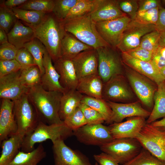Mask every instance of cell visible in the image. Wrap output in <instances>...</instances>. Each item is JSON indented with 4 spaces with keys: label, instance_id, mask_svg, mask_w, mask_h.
Masks as SVG:
<instances>
[{
    "label": "cell",
    "instance_id": "obj_1",
    "mask_svg": "<svg viewBox=\"0 0 165 165\" xmlns=\"http://www.w3.org/2000/svg\"><path fill=\"white\" fill-rule=\"evenodd\" d=\"M27 94L40 121L49 125L64 122L59 115L62 93L46 90L40 84L30 88Z\"/></svg>",
    "mask_w": 165,
    "mask_h": 165
},
{
    "label": "cell",
    "instance_id": "obj_2",
    "mask_svg": "<svg viewBox=\"0 0 165 165\" xmlns=\"http://www.w3.org/2000/svg\"><path fill=\"white\" fill-rule=\"evenodd\" d=\"M26 25L33 29L35 38L44 46L53 62L61 57V41L66 32L62 22L52 13H47L36 25Z\"/></svg>",
    "mask_w": 165,
    "mask_h": 165
},
{
    "label": "cell",
    "instance_id": "obj_3",
    "mask_svg": "<svg viewBox=\"0 0 165 165\" xmlns=\"http://www.w3.org/2000/svg\"><path fill=\"white\" fill-rule=\"evenodd\" d=\"M73 135V131L64 123L47 124L41 121L33 131L23 138L21 151L29 152L34 149V145L48 140L52 142L60 139L64 140Z\"/></svg>",
    "mask_w": 165,
    "mask_h": 165
},
{
    "label": "cell",
    "instance_id": "obj_4",
    "mask_svg": "<svg viewBox=\"0 0 165 165\" xmlns=\"http://www.w3.org/2000/svg\"><path fill=\"white\" fill-rule=\"evenodd\" d=\"M62 22L67 32L93 48L110 46L99 34L96 23L89 15Z\"/></svg>",
    "mask_w": 165,
    "mask_h": 165
},
{
    "label": "cell",
    "instance_id": "obj_5",
    "mask_svg": "<svg viewBox=\"0 0 165 165\" xmlns=\"http://www.w3.org/2000/svg\"><path fill=\"white\" fill-rule=\"evenodd\" d=\"M124 64V75L134 94L148 110L152 111L154 106V97L157 88V84L147 77Z\"/></svg>",
    "mask_w": 165,
    "mask_h": 165
},
{
    "label": "cell",
    "instance_id": "obj_6",
    "mask_svg": "<svg viewBox=\"0 0 165 165\" xmlns=\"http://www.w3.org/2000/svg\"><path fill=\"white\" fill-rule=\"evenodd\" d=\"M13 101V111L17 126V133L24 137L33 131L39 120L27 94Z\"/></svg>",
    "mask_w": 165,
    "mask_h": 165
},
{
    "label": "cell",
    "instance_id": "obj_7",
    "mask_svg": "<svg viewBox=\"0 0 165 165\" xmlns=\"http://www.w3.org/2000/svg\"><path fill=\"white\" fill-rule=\"evenodd\" d=\"M98 56V73L105 83L112 77L124 74L121 52L110 46L96 49Z\"/></svg>",
    "mask_w": 165,
    "mask_h": 165
},
{
    "label": "cell",
    "instance_id": "obj_8",
    "mask_svg": "<svg viewBox=\"0 0 165 165\" xmlns=\"http://www.w3.org/2000/svg\"><path fill=\"white\" fill-rule=\"evenodd\" d=\"M100 148L103 152L109 154L122 165L135 157L142 148L136 138H131L113 139Z\"/></svg>",
    "mask_w": 165,
    "mask_h": 165
},
{
    "label": "cell",
    "instance_id": "obj_9",
    "mask_svg": "<svg viewBox=\"0 0 165 165\" xmlns=\"http://www.w3.org/2000/svg\"><path fill=\"white\" fill-rule=\"evenodd\" d=\"M124 74L114 76L104 83L102 99L120 103L136 101L134 100V94Z\"/></svg>",
    "mask_w": 165,
    "mask_h": 165
},
{
    "label": "cell",
    "instance_id": "obj_10",
    "mask_svg": "<svg viewBox=\"0 0 165 165\" xmlns=\"http://www.w3.org/2000/svg\"><path fill=\"white\" fill-rule=\"evenodd\" d=\"M136 138L153 156L165 161V131L146 123Z\"/></svg>",
    "mask_w": 165,
    "mask_h": 165
},
{
    "label": "cell",
    "instance_id": "obj_11",
    "mask_svg": "<svg viewBox=\"0 0 165 165\" xmlns=\"http://www.w3.org/2000/svg\"><path fill=\"white\" fill-rule=\"evenodd\" d=\"M73 132L79 142L87 145L100 147L113 139L108 127L102 123L86 124Z\"/></svg>",
    "mask_w": 165,
    "mask_h": 165
},
{
    "label": "cell",
    "instance_id": "obj_12",
    "mask_svg": "<svg viewBox=\"0 0 165 165\" xmlns=\"http://www.w3.org/2000/svg\"><path fill=\"white\" fill-rule=\"evenodd\" d=\"M126 16L113 20L96 23L99 34L110 46L117 48L124 31L131 20Z\"/></svg>",
    "mask_w": 165,
    "mask_h": 165
},
{
    "label": "cell",
    "instance_id": "obj_13",
    "mask_svg": "<svg viewBox=\"0 0 165 165\" xmlns=\"http://www.w3.org/2000/svg\"><path fill=\"white\" fill-rule=\"evenodd\" d=\"M155 30V25L145 24L131 20L117 49L121 52L126 53L134 49L139 46L142 36Z\"/></svg>",
    "mask_w": 165,
    "mask_h": 165
},
{
    "label": "cell",
    "instance_id": "obj_14",
    "mask_svg": "<svg viewBox=\"0 0 165 165\" xmlns=\"http://www.w3.org/2000/svg\"><path fill=\"white\" fill-rule=\"evenodd\" d=\"M64 141L60 139L52 143L54 165H93L85 155L67 146Z\"/></svg>",
    "mask_w": 165,
    "mask_h": 165
},
{
    "label": "cell",
    "instance_id": "obj_15",
    "mask_svg": "<svg viewBox=\"0 0 165 165\" xmlns=\"http://www.w3.org/2000/svg\"><path fill=\"white\" fill-rule=\"evenodd\" d=\"M106 101L112 111L110 124L114 123L121 122L127 118L141 116L146 118L151 113V112L142 107L139 101L129 103Z\"/></svg>",
    "mask_w": 165,
    "mask_h": 165
},
{
    "label": "cell",
    "instance_id": "obj_16",
    "mask_svg": "<svg viewBox=\"0 0 165 165\" xmlns=\"http://www.w3.org/2000/svg\"><path fill=\"white\" fill-rule=\"evenodd\" d=\"M71 60L79 80L98 73V56L96 49L82 52Z\"/></svg>",
    "mask_w": 165,
    "mask_h": 165
},
{
    "label": "cell",
    "instance_id": "obj_17",
    "mask_svg": "<svg viewBox=\"0 0 165 165\" xmlns=\"http://www.w3.org/2000/svg\"><path fill=\"white\" fill-rule=\"evenodd\" d=\"M20 70L0 77L1 99L14 101L27 94L29 89L24 85L20 80Z\"/></svg>",
    "mask_w": 165,
    "mask_h": 165
},
{
    "label": "cell",
    "instance_id": "obj_18",
    "mask_svg": "<svg viewBox=\"0 0 165 165\" xmlns=\"http://www.w3.org/2000/svg\"><path fill=\"white\" fill-rule=\"evenodd\" d=\"M124 122L114 123L108 126L113 138H136L146 123L145 118L141 116L128 118Z\"/></svg>",
    "mask_w": 165,
    "mask_h": 165
},
{
    "label": "cell",
    "instance_id": "obj_19",
    "mask_svg": "<svg viewBox=\"0 0 165 165\" xmlns=\"http://www.w3.org/2000/svg\"><path fill=\"white\" fill-rule=\"evenodd\" d=\"M14 102L2 99L0 108V142L17 133V126L13 113Z\"/></svg>",
    "mask_w": 165,
    "mask_h": 165
},
{
    "label": "cell",
    "instance_id": "obj_20",
    "mask_svg": "<svg viewBox=\"0 0 165 165\" xmlns=\"http://www.w3.org/2000/svg\"><path fill=\"white\" fill-rule=\"evenodd\" d=\"M123 64L149 78L157 85L165 81L160 72L151 62L134 58L126 52H121Z\"/></svg>",
    "mask_w": 165,
    "mask_h": 165
},
{
    "label": "cell",
    "instance_id": "obj_21",
    "mask_svg": "<svg viewBox=\"0 0 165 165\" xmlns=\"http://www.w3.org/2000/svg\"><path fill=\"white\" fill-rule=\"evenodd\" d=\"M53 63L62 86L66 90H76L79 80L72 60L61 57Z\"/></svg>",
    "mask_w": 165,
    "mask_h": 165
},
{
    "label": "cell",
    "instance_id": "obj_22",
    "mask_svg": "<svg viewBox=\"0 0 165 165\" xmlns=\"http://www.w3.org/2000/svg\"><path fill=\"white\" fill-rule=\"evenodd\" d=\"M89 15L95 23L127 16L119 9L117 0H100L95 10Z\"/></svg>",
    "mask_w": 165,
    "mask_h": 165
},
{
    "label": "cell",
    "instance_id": "obj_23",
    "mask_svg": "<svg viewBox=\"0 0 165 165\" xmlns=\"http://www.w3.org/2000/svg\"><path fill=\"white\" fill-rule=\"evenodd\" d=\"M52 62L51 57L46 50L43 56V64L45 72L42 75L41 84L46 90L58 91L63 93L66 90L60 83V75Z\"/></svg>",
    "mask_w": 165,
    "mask_h": 165
},
{
    "label": "cell",
    "instance_id": "obj_24",
    "mask_svg": "<svg viewBox=\"0 0 165 165\" xmlns=\"http://www.w3.org/2000/svg\"><path fill=\"white\" fill-rule=\"evenodd\" d=\"M8 41L19 50L35 38L33 29L23 24L18 20L7 33Z\"/></svg>",
    "mask_w": 165,
    "mask_h": 165
},
{
    "label": "cell",
    "instance_id": "obj_25",
    "mask_svg": "<svg viewBox=\"0 0 165 165\" xmlns=\"http://www.w3.org/2000/svg\"><path fill=\"white\" fill-rule=\"evenodd\" d=\"M103 85V81L98 73L79 80L76 90L83 95L101 99Z\"/></svg>",
    "mask_w": 165,
    "mask_h": 165
},
{
    "label": "cell",
    "instance_id": "obj_26",
    "mask_svg": "<svg viewBox=\"0 0 165 165\" xmlns=\"http://www.w3.org/2000/svg\"><path fill=\"white\" fill-rule=\"evenodd\" d=\"M24 138L17 133L1 142L0 165H9L20 151Z\"/></svg>",
    "mask_w": 165,
    "mask_h": 165
},
{
    "label": "cell",
    "instance_id": "obj_27",
    "mask_svg": "<svg viewBox=\"0 0 165 165\" xmlns=\"http://www.w3.org/2000/svg\"><path fill=\"white\" fill-rule=\"evenodd\" d=\"M83 96L76 89L66 90L63 93L59 112L61 120L64 121L79 107Z\"/></svg>",
    "mask_w": 165,
    "mask_h": 165
},
{
    "label": "cell",
    "instance_id": "obj_28",
    "mask_svg": "<svg viewBox=\"0 0 165 165\" xmlns=\"http://www.w3.org/2000/svg\"><path fill=\"white\" fill-rule=\"evenodd\" d=\"M94 49L66 32L61 42V57L72 60L82 52Z\"/></svg>",
    "mask_w": 165,
    "mask_h": 165
},
{
    "label": "cell",
    "instance_id": "obj_29",
    "mask_svg": "<svg viewBox=\"0 0 165 165\" xmlns=\"http://www.w3.org/2000/svg\"><path fill=\"white\" fill-rule=\"evenodd\" d=\"M46 155L43 145L40 144L31 152L20 151L9 165H37Z\"/></svg>",
    "mask_w": 165,
    "mask_h": 165
},
{
    "label": "cell",
    "instance_id": "obj_30",
    "mask_svg": "<svg viewBox=\"0 0 165 165\" xmlns=\"http://www.w3.org/2000/svg\"><path fill=\"white\" fill-rule=\"evenodd\" d=\"M154 97V106L146 123L150 124L156 120L165 117V81L157 85Z\"/></svg>",
    "mask_w": 165,
    "mask_h": 165
},
{
    "label": "cell",
    "instance_id": "obj_31",
    "mask_svg": "<svg viewBox=\"0 0 165 165\" xmlns=\"http://www.w3.org/2000/svg\"><path fill=\"white\" fill-rule=\"evenodd\" d=\"M99 1L100 0H78L63 21L89 15L95 10Z\"/></svg>",
    "mask_w": 165,
    "mask_h": 165
},
{
    "label": "cell",
    "instance_id": "obj_32",
    "mask_svg": "<svg viewBox=\"0 0 165 165\" xmlns=\"http://www.w3.org/2000/svg\"><path fill=\"white\" fill-rule=\"evenodd\" d=\"M81 103L97 111L104 117L105 122L110 124L112 111L106 101L102 98H95L83 95Z\"/></svg>",
    "mask_w": 165,
    "mask_h": 165
},
{
    "label": "cell",
    "instance_id": "obj_33",
    "mask_svg": "<svg viewBox=\"0 0 165 165\" xmlns=\"http://www.w3.org/2000/svg\"><path fill=\"white\" fill-rule=\"evenodd\" d=\"M24 47L26 48L33 57L36 65L39 68L42 75L45 72L43 66V56L47 50L43 44L35 38L25 44Z\"/></svg>",
    "mask_w": 165,
    "mask_h": 165
},
{
    "label": "cell",
    "instance_id": "obj_34",
    "mask_svg": "<svg viewBox=\"0 0 165 165\" xmlns=\"http://www.w3.org/2000/svg\"><path fill=\"white\" fill-rule=\"evenodd\" d=\"M42 76L40 70L36 65L20 70V80L29 89L41 84Z\"/></svg>",
    "mask_w": 165,
    "mask_h": 165
},
{
    "label": "cell",
    "instance_id": "obj_35",
    "mask_svg": "<svg viewBox=\"0 0 165 165\" xmlns=\"http://www.w3.org/2000/svg\"><path fill=\"white\" fill-rule=\"evenodd\" d=\"M18 20L23 21L26 25H36L42 20L46 13L15 8L12 9Z\"/></svg>",
    "mask_w": 165,
    "mask_h": 165
},
{
    "label": "cell",
    "instance_id": "obj_36",
    "mask_svg": "<svg viewBox=\"0 0 165 165\" xmlns=\"http://www.w3.org/2000/svg\"><path fill=\"white\" fill-rule=\"evenodd\" d=\"M54 6V0H28L16 8L48 13L52 12Z\"/></svg>",
    "mask_w": 165,
    "mask_h": 165
},
{
    "label": "cell",
    "instance_id": "obj_37",
    "mask_svg": "<svg viewBox=\"0 0 165 165\" xmlns=\"http://www.w3.org/2000/svg\"><path fill=\"white\" fill-rule=\"evenodd\" d=\"M123 165H165V161L158 158L142 147L137 156Z\"/></svg>",
    "mask_w": 165,
    "mask_h": 165
},
{
    "label": "cell",
    "instance_id": "obj_38",
    "mask_svg": "<svg viewBox=\"0 0 165 165\" xmlns=\"http://www.w3.org/2000/svg\"><path fill=\"white\" fill-rule=\"evenodd\" d=\"M160 35V32L156 30L145 34L141 38L138 47L156 53L161 47L159 46Z\"/></svg>",
    "mask_w": 165,
    "mask_h": 165
},
{
    "label": "cell",
    "instance_id": "obj_39",
    "mask_svg": "<svg viewBox=\"0 0 165 165\" xmlns=\"http://www.w3.org/2000/svg\"><path fill=\"white\" fill-rule=\"evenodd\" d=\"M78 1V0H54V6L52 13L57 19L62 21Z\"/></svg>",
    "mask_w": 165,
    "mask_h": 165
},
{
    "label": "cell",
    "instance_id": "obj_40",
    "mask_svg": "<svg viewBox=\"0 0 165 165\" xmlns=\"http://www.w3.org/2000/svg\"><path fill=\"white\" fill-rule=\"evenodd\" d=\"M17 20L12 9L6 7L4 1L0 3V28L7 34Z\"/></svg>",
    "mask_w": 165,
    "mask_h": 165
},
{
    "label": "cell",
    "instance_id": "obj_41",
    "mask_svg": "<svg viewBox=\"0 0 165 165\" xmlns=\"http://www.w3.org/2000/svg\"><path fill=\"white\" fill-rule=\"evenodd\" d=\"M64 122L73 131L87 124L83 113L79 106Z\"/></svg>",
    "mask_w": 165,
    "mask_h": 165
},
{
    "label": "cell",
    "instance_id": "obj_42",
    "mask_svg": "<svg viewBox=\"0 0 165 165\" xmlns=\"http://www.w3.org/2000/svg\"><path fill=\"white\" fill-rule=\"evenodd\" d=\"M79 107L83 113L87 124L102 123L105 122L103 116L90 107L82 103L79 104Z\"/></svg>",
    "mask_w": 165,
    "mask_h": 165
},
{
    "label": "cell",
    "instance_id": "obj_43",
    "mask_svg": "<svg viewBox=\"0 0 165 165\" xmlns=\"http://www.w3.org/2000/svg\"><path fill=\"white\" fill-rule=\"evenodd\" d=\"M159 7L141 13H137L134 20L145 24L155 25L158 19Z\"/></svg>",
    "mask_w": 165,
    "mask_h": 165
},
{
    "label": "cell",
    "instance_id": "obj_44",
    "mask_svg": "<svg viewBox=\"0 0 165 165\" xmlns=\"http://www.w3.org/2000/svg\"><path fill=\"white\" fill-rule=\"evenodd\" d=\"M119 7L131 20H134L138 13V5L137 0H117Z\"/></svg>",
    "mask_w": 165,
    "mask_h": 165
},
{
    "label": "cell",
    "instance_id": "obj_45",
    "mask_svg": "<svg viewBox=\"0 0 165 165\" xmlns=\"http://www.w3.org/2000/svg\"><path fill=\"white\" fill-rule=\"evenodd\" d=\"M15 59L20 64L21 70L36 65L33 57L24 47L18 50Z\"/></svg>",
    "mask_w": 165,
    "mask_h": 165
},
{
    "label": "cell",
    "instance_id": "obj_46",
    "mask_svg": "<svg viewBox=\"0 0 165 165\" xmlns=\"http://www.w3.org/2000/svg\"><path fill=\"white\" fill-rule=\"evenodd\" d=\"M21 69L20 64L15 59L0 60V77L17 72Z\"/></svg>",
    "mask_w": 165,
    "mask_h": 165
},
{
    "label": "cell",
    "instance_id": "obj_47",
    "mask_svg": "<svg viewBox=\"0 0 165 165\" xmlns=\"http://www.w3.org/2000/svg\"><path fill=\"white\" fill-rule=\"evenodd\" d=\"M18 50L13 45L7 42L0 46V60L15 59Z\"/></svg>",
    "mask_w": 165,
    "mask_h": 165
},
{
    "label": "cell",
    "instance_id": "obj_48",
    "mask_svg": "<svg viewBox=\"0 0 165 165\" xmlns=\"http://www.w3.org/2000/svg\"><path fill=\"white\" fill-rule=\"evenodd\" d=\"M127 53L134 58L146 61H151L156 54L140 47H138Z\"/></svg>",
    "mask_w": 165,
    "mask_h": 165
},
{
    "label": "cell",
    "instance_id": "obj_49",
    "mask_svg": "<svg viewBox=\"0 0 165 165\" xmlns=\"http://www.w3.org/2000/svg\"><path fill=\"white\" fill-rule=\"evenodd\" d=\"M138 2V13L144 12L161 6V2L159 0H139Z\"/></svg>",
    "mask_w": 165,
    "mask_h": 165
},
{
    "label": "cell",
    "instance_id": "obj_50",
    "mask_svg": "<svg viewBox=\"0 0 165 165\" xmlns=\"http://www.w3.org/2000/svg\"><path fill=\"white\" fill-rule=\"evenodd\" d=\"M93 157L100 165H119L113 157L103 152L98 154L94 155Z\"/></svg>",
    "mask_w": 165,
    "mask_h": 165
},
{
    "label": "cell",
    "instance_id": "obj_51",
    "mask_svg": "<svg viewBox=\"0 0 165 165\" xmlns=\"http://www.w3.org/2000/svg\"><path fill=\"white\" fill-rule=\"evenodd\" d=\"M155 30L160 32H165V7L159 6L158 20L155 25Z\"/></svg>",
    "mask_w": 165,
    "mask_h": 165
},
{
    "label": "cell",
    "instance_id": "obj_52",
    "mask_svg": "<svg viewBox=\"0 0 165 165\" xmlns=\"http://www.w3.org/2000/svg\"><path fill=\"white\" fill-rule=\"evenodd\" d=\"M161 49L150 61L154 66L160 72L165 67V58L162 57L160 53V51Z\"/></svg>",
    "mask_w": 165,
    "mask_h": 165
},
{
    "label": "cell",
    "instance_id": "obj_53",
    "mask_svg": "<svg viewBox=\"0 0 165 165\" xmlns=\"http://www.w3.org/2000/svg\"><path fill=\"white\" fill-rule=\"evenodd\" d=\"M28 0H7L4 2L5 6L12 9L17 7L26 2Z\"/></svg>",
    "mask_w": 165,
    "mask_h": 165
},
{
    "label": "cell",
    "instance_id": "obj_54",
    "mask_svg": "<svg viewBox=\"0 0 165 165\" xmlns=\"http://www.w3.org/2000/svg\"><path fill=\"white\" fill-rule=\"evenodd\" d=\"M150 124L153 126L165 131V117L162 119L155 121Z\"/></svg>",
    "mask_w": 165,
    "mask_h": 165
},
{
    "label": "cell",
    "instance_id": "obj_55",
    "mask_svg": "<svg viewBox=\"0 0 165 165\" xmlns=\"http://www.w3.org/2000/svg\"><path fill=\"white\" fill-rule=\"evenodd\" d=\"M7 34L2 28H0V45L8 42Z\"/></svg>",
    "mask_w": 165,
    "mask_h": 165
},
{
    "label": "cell",
    "instance_id": "obj_56",
    "mask_svg": "<svg viewBox=\"0 0 165 165\" xmlns=\"http://www.w3.org/2000/svg\"><path fill=\"white\" fill-rule=\"evenodd\" d=\"M159 46L160 47L165 46V32H160Z\"/></svg>",
    "mask_w": 165,
    "mask_h": 165
},
{
    "label": "cell",
    "instance_id": "obj_57",
    "mask_svg": "<svg viewBox=\"0 0 165 165\" xmlns=\"http://www.w3.org/2000/svg\"><path fill=\"white\" fill-rule=\"evenodd\" d=\"M160 52L162 56L165 58V46L161 47Z\"/></svg>",
    "mask_w": 165,
    "mask_h": 165
},
{
    "label": "cell",
    "instance_id": "obj_58",
    "mask_svg": "<svg viewBox=\"0 0 165 165\" xmlns=\"http://www.w3.org/2000/svg\"><path fill=\"white\" fill-rule=\"evenodd\" d=\"M160 72L162 76L165 80V67L160 71Z\"/></svg>",
    "mask_w": 165,
    "mask_h": 165
},
{
    "label": "cell",
    "instance_id": "obj_59",
    "mask_svg": "<svg viewBox=\"0 0 165 165\" xmlns=\"http://www.w3.org/2000/svg\"><path fill=\"white\" fill-rule=\"evenodd\" d=\"M161 2H162V4L165 6V0H162Z\"/></svg>",
    "mask_w": 165,
    "mask_h": 165
},
{
    "label": "cell",
    "instance_id": "obj_60",
    "mask_svg": "<svg viewBox=\"0 0 165 165\" xmlns=\"http://www.w3.org/2000/svg\"><path fill=\"white\" fill-rule=\"evenodd\" d=\"M94 165H99V164H98V163H97V162L95 163Z\"/></svg>",
    "mask_w": 165,
    "mask_h": 165
},
{
    "label": "cell",
    "instance_id": "obj_61",
    "mask_svg": "<svg viewBox=\"0 0 165 165\" xmlns=\"http://www.w3.org/2000/svg\"></svg>",
    "mask_w": 165,
    "mask_h": 165
}]
</instances>
